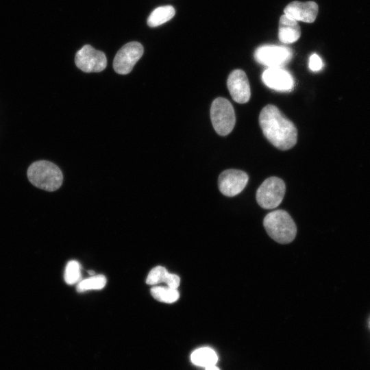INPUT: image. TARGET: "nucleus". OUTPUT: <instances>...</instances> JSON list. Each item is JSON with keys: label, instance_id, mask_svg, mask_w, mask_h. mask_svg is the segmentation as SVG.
<instances>
[{"label": "nucleus", "instance_id": "39448f33", "mask_svg": "<svg viewBox=\"0 0 370 370\" xmlns=\"http://www.w3.org/2000/svg\"><path fill=\"white\" fill-rule=\"evenodd\" d=\"M286 190L284 181L278 177L266 179L256 191V201L264 209H273L282 202Z\"/></svg>", "mask_w": 370, "mask_h": 370}, {"label": "nucleus", "instance_id": "f03ea898", "mask_svg": "<svg viewBox=\"0 0 370 370\" xmlns=\"http://www.w3.org/2000/svg\"><path fill=\"white\" fill-rule=\"evenodd\" d=\"M263 225L269 236L279 243L287 244L295 238L296 225L285 210H277L268 213Z\"/></svg>", "mask_w": 370, "mask_h": 370}, {"label": "nucleus", "instance_id": "f3484780", "mask_svg": "<svg viewBox=\"0 0 370 370\" xmlns=\"http://www.w3.org/2000/svg\"><path fill=\"white\" fill-rule=\"evenodd\" d=\"M106 278L103 275H93L80 280L76 286L78 292L82 293L90 290H100L105 287Z\"/></svg>", "mask_w": 370, "mask_h": 370}, {"label": "nucleus", "instance_id": "9b49d317", "mask_svg": "<svg viewBox=\"0 0 370 370\" xmlns=\"http://www.w3.org/2000/svg\"><path fill=\"white\" fill-rule=\"evenodd\" d=\"M319 7L314 1L301 2L294 1L284 10V14L297 21L312 23L318 14Z\"/></svg>", "mask_w": 370, "mask_h": 370}, {"label": "nucleus", "instance_id": "f257e3e1", "mask_svg": "<svg viewBox=\"0 0 370 370\" xmlns=\"http://www.w3.org/2000/svg\"><path fill=\"white\" fill-rule=\"evenodd\" d=\"M259 124L264 136L276 148L287 150L296 144V127L276 106L268 104L262 109Z\"/></svg>", "mask_w": 370, "mask_h": 370}, {"label": "nucleus", "instance_id": "7ed1b4c3", "mask_svg": "<svg viewBox=\"0 0 370 370\" xmlns=\"http://www.w3.org/2000/svg\"><path fill=\"white\" fill-rule=\"evenodd\" d=\"M27 177L35 186L47 191L58 189L63 181L60 168L55 164L40 160L32 164L27 170Z\"/></svg>", "mask_w": 370, "mask_h": 370}, {"label": "nucleus", "instance_id": "6e6552de", "mask_svg": "<svg viewBox=\"0 0 370 370\" xmlns=\"http://www.w3.org/2000/svg\"><path fill=\"white\" fill-rule=\"evenodd\" d=\"M291 57L292 52L289 48L278 45L261 46L254 53L256 61L269 67H280Z\"/></svg>", "mask_w": 370, "mask_h": 370}, {"label": "nucleus", "instance_id": "ddd939ff", "mask_svg": "<svg viewBox=\"0 0 370 370\" xmlns=\"http://www.w3.org/2000/svg\"><path fill=\"white\" fill-rule=\"evenodd\" d=\"M301 36V29L297 21L282 15L279 21L278 38L284 44L297 41Z\"/></svg>", "mask_w": 370, "mask_h": 370}, {"label": "nucleus", "instance_id": "a211bd4d", "mask_svg": "<svg viewBox=\"0 0 370 370\" xmlns=\"http://www.w3.org/2000/svg\"><path fill=\"white\" fill-rule=\"evenodd\" d=\"M82 276L81 265L76 260L69 261L64 270V279L69 285L75 284L80 281Z\"/></svg>", "mask_w": 370, "mask_h": 370}, {"label": "nucleus", "instance_id": "6ab92c4d", "mask_svg": "<svg viewBox=\"0 0 370 370\" xmlns=\"http://www.w3.org/2000/svg\"><path fill=\"white\" fill-rule=\"evenodd\" d=\"M170 274L164 267L157 266L149 271L146 283L149 285H157L160 283L166 284Z\"/></svg>", "mask_w": 370, "mask_h": 370}, {"label": "nucleus", "instance_id": "1a4fd4ad", "mask_svg": "<svg viewBox=\"0 0 370 370\" xmlns=\"http://www.w3.org/2000/svg\"><path fill=\"white\" fill-rule=\"evenodd\" d=\"M248 180V175L243 171L227 169L219 176V189L223 195L227 197H234L244 189Z\"/></svg>", "mask_w": 370, "mask_h": 370}, {"label": "nucleus", "instance_id": "20e7f679", "mask_svg": "<svg viewBox=\"0 0 370 370\" xmlns=\"http://www.w3.org/2000/svg\"><path fill=\"white\" fill-rule=\"evenodd\" d=\"M210 119L217 134H230L236 123L234 110L230 101L223 97L216 98L211 105Z\"/></svg>", "mask_w": 370, "mask_h": 370}, {"label": "nucleus", "instance_id": "423d86ee", "mask_svg": "<svg viewBox=\"0 0 370 370\" xmlns=\"http://www.w3.org/2000/svg\"><path fill=\"white\" fill-rule=\"evenodd\" d=\"M143 47L138 42H130L123 45L116 53L113 68L121 75L130 73L143 54Z\"/></svg>", "mask_w": 370, "mask_h": 370}, {"label": "nucleus", "instance_id": "412c9836", "mask_svg": "<svg viewBox=\"0 0 370 370\" xmlns=\"http://www.w3.org/2000/svg\"><path fill=\"white\" fill-rule=\"evenodd\" d=\"M205 370H220L216 365L205 368Z\"/></svg>", "mask_w": 370, "mask_h": 370}, {"label": "nucleus", "instance_id": "dca6fc26", "mask_svg": "<svg viewBox=\"0 0 370 370\" xmlns=\"http://www.w3.org/2000/svg\"><path fill=\"white\" fill-rule=\"evenodd\" d=\"M151 294L156 300L167 304L173 303L180 297V293L177 289L167 286H154L151 288Z\"/></svg>", "mask_w": 370, "mask_h": 370}, {"label": "nucleus", "instance_id": "2eb2a0df", "mask_svg": "<svg viewBox=\"0 0 370 370\" xmlns=\"http://www.w3.org/2000/svg\"><path fill=\"white\" fill-rule=\"evenodd\" d=\"M175 14V10L173 6H160L151 12L147 18V24L151 27L159 26L171 19Z\"/></svg>", "mask_w": 370, "mask_h": 370}, {"label": "nucleus", "instance_id": "0eeeda50", "mask_svg": "<svg viewBox=\"0 0 370 370\" xmlns=\"http://www.w3.org/2000/svg\"><path fill=\"white\" fill-rule=\"evenodd\" d=\"M75 63L85 73H97L106 69L107 58L103 52L86 45L76 53Z\"/></svg>", "mask_w": 370, "mask_h": 370}, {"label": "nucleus", "instance_id": "aec40b11", "mask_svg": "<svg viewBox=\"0 0 370 370\" xmlns=\"http://www.w3.org/2000/svg\"><path fill=\"white\" fill-rule=\"evenodd\" d=\"M323 66L320 57L317 54H312L309 59V68L313 71H319Z\"/></svg>", "mask_w": 370, "mask_h": 370}, {"label": "nucleus", "instance_id": "9d476101", "mask_svg": "<svg viewBox=\"0 0 370 370\" xmlns=\"http://www.w3.org/2000/svg\"><path fill=\"white\" fill-rule=\"evenodd\" d=\"M227 86L232 99L238 103H247L251 96L250 85L245 73L234 70L228 76Z\"/></svg>", "mask_w": 370, "mask_h": 370}, {"label": "nucleus", "instance_id": "4468645a", "mask_svg": "<svg viewBox=\"0 0 370 370\" xmlns=\"http://www.w3.org/2000/svg\"><path fill=\"white\" fill-rule=\"evenodd\" d=\"M192 362L199 367L207 368L216 365L218 356L216 352L210 347H201L195 350L191 354Z\"/></svg>", "mask_w": 370, "mask_h": 370}, {"label": "nucleus", "instance_id": "f8f14e48", "mask_svg": "<svg viewBox=\"0 0 370 370\" xmlns=\"http://www.w3.org/2000/svg\"><path fill=\"white\" fill-rule=\"evenodd\" d=\"M264 84L269 88L279 90H291L294 85L291 75L281 67H269L262 76Z\"/></svg>", "mask_w": 370, "mask_h": 370}, {"label": "nucleus", "instance_id": "4be33fe9", "mask_svg": "<svg viewBox=\"0 0 370 370\" xmlns=\"http://www.w3.org/2000/svg\"><path fill=\"white\" fill-rule=\"evenodd\" d=\"M88 273H89L90 275H95V271H88Z\"/></svg>", "mask_w": 370, "mask_h": 370}]
</instances>
